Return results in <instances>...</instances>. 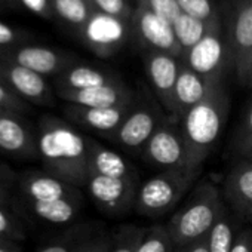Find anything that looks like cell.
<instances>
[{
	"instance_id": "obj_1",
	"label": "cell",
	"mask_w": 252,
	"mask_h": 252,
	"mask_svg": "<svg viewBox=\"0 0 252 252\" xmlns=\"http://www.w3.org/2000/svg\"><path fill=\"white\" fill-rule=\"evenodd\" d=\"M39 160L43 171L79 189L86 186L89 137L64 117L43 114L37 120Z\"/></svg>"
},
{
	"instance_id": "obj_2",
	"label": "cell",
	"mask_w": 252,
	"mask_h": 252,
	"mask_svg": "<svg viewBox=\"0 0 252 252\" xmlns=\"http://www.w3.org/2000/svg\"><path fill=\"white\" fill-rule=\"evenodd\" d=\"M228 107L230 99L222 82L180 120L178 125L193 172H202L203 163L218 143L227 122Z\"/></svg>"
},
{
	"instance_id": "obj_3",
	"label": "cell",
	"mask_w": 252,
	"mask_h": 252,
	"mask_svg": "<svg viewBox=\"0 0 252 252\" xmlns=\"http://www.w3.org/2000/svg\"><path fill=\"white\" fill-rule=\"evenodd\" d=\"M227 209L220 189L211 181H202L191 197L171 217L168 230L175 249L208 237L217 220Z\"/></svg>"
},
{
	"instance_id": "obj_4",
	"label": "cell",
	"mask_w": 252,
	"mask_h": 252,
	"mask_svg": "<svg viewBox=\"0 0 252 252\" xmlns=\"http://www.w3.org/2000/svg\"><path fill=\"white\" fill-rule=\"evenodd\" d=\"M197 178V174L187 171H160L140 184L134 206L135 212L147 218L169 214L178 206Z\"/></svg>"
},
{
	"instance_id": "obj_5",
	"label": "cell",
	"mask_w": 252,
	"mask_h": 252,
	"mask_svg": "<svg viewBox=\"0 0 252 252\" xmlns=\"http://www.w3.org/2000/svg\"><path fill=\"white\" fill-rule=\"evenodd\" d=\"M166 119L168 114L162 107L138 95L128 116L108 141L125 153L141 155L146 144Z\"/></svg>"
},
{
	"instance_id": "obj_6",
	"label": "cell",
	"mask_w": 252,
	"mask_h": 252,
	"mask_svg": "<svg viewBox=\"0 0 252 252\" xmlns=\"http://www.w3.org/2000/svg\"><path fill=\"white\" fill-rule=\"evenodd\" d=\"M181 61L202 77L222 82L225 71L233 68V63L220 18L215 20L205 37L184 54Z\"/></svg>"
},
{
	"instance_id": "obj_7",
	"label": "cell",
	"mask_w": 252,
	"mask_h": 252,
	"mask_svg": "<svg viewBox=\"0 0 252 252\" xmlns=\"http://www.w3.org/2000/svg\"><path fill=\"white\" fill-rule=\"evenodd\" d=\"M131 33V21L94 11L86 24L76 32V36L96 57L111 58L123 49Z\"/></svg>"
},
{
	"instance_id": "obj_8",
	"label": "cell",
	"mask_w": 252,
	"mask_h": 252,
	"mask_svg": "<svg viewBox=\"0 0 252 252\" xmlns=\"http://www.w3.org/2000/svg\"><path fill=\"white\" fill-rule=\"evenodd\" d=\"M141 156L150 166L160 171L193 172L190 168V160L180 125L177 122H172L169 117L153 134L150 141L146 144Z\"/></svg>"
},
{
	"instance_id": "obj_9",
	"label": "cell",
	"mask_w": 252,
	"mask_h": 252,
	"mask_svg": "<svg viewBox=\"0 0 252 252\" xmlns=\"http://www.w3.org/2000/svg\"><path fill=\"white\" fill-rule=\"evenodd\" d=\"M140 184V180L113 178L89 172L85 189L104 214L120 217L135 206Z\"/></svg>"
},
{
	"instance_id": "obj_10",
	"label": "cell",
	"mask_w": 252,
	"mask_h": 252,
	"mask_svg": "<svg viewBox=\"0 0 252 252\" xmlns=\"http://www.w3.org/2000/svg\"><path fill=\"white\" fill-rule=\"evenodd\" d=\"M0 61H8L21 65L43 77H57L68 67L80 63L79 58L71 52L26 43L14 48L0 49Z\"/></svg>"
},
{
	"instance_id": "obj_11",
	"label": "cell",
	"mask_w": 252,
	"mask_h": 252,
	"mask_svg": "<svg viewBox=\"0 0 252 252\" xmlns=\"http://www.w3.org/2000/svg\"><path fill=\"white\" fill-rule=\"evenodd\" d=\"M0 152L20 159H39L37 126L23 113L0 108Z\"/></svg>"
},
{
	"instance_id": "obj_12",
	"label": "cell",
	"mask_w": 252,
	"mask_h": 252,
	"mask_svg": "<svg viewBox=\"0 0 252 252\" xmlns=\"http://www.w3.org/2000/svg\"><path fill=\"white\" fill-rule=\"evenodd\" d=\"M132 33L146 52L171 54L183 60V49L175 37L174 27L144 6H137L131 20Z\"/></svg>"
},
{
	"instance_id": "obj_13",
	"label": "cell",
	"mask_w": 252,
	"mask_h": 252,
	"mask_svg": "<svg viewBox=\"0 0 252 252\" xmlns=\"http://www.w3.org/2000/svg\"><path fill=\"white\" fill-rule=\"evenodd\" d=\"M0 83L30 105L52 107L55 104V94L46 77L21 65L0 61Z\"/></svg>"
},
{
	"instance_id": "obj_14",
	"label": "cell",
	"mask_w": 252,
	"mask_h": 252,
	"mask_svg": "<svg viewBox=\"0 0 252 252\" xmlns=\"http://www.w3.org/2000/svg\"><path fill=\"white\" fill-rule=\"evenodd\" d=\"M227 42L236 77L246 86L252 63V0L236 6L227 33Z\"/></svg>"
},
{
	"instance_id": "obj_15",
	"label": "cell",
	"mask_w": 252,
	"mask_h": 252,
	"mask_svg": "<svg viewBox=\"0 0 252 252\" xmlns=\"http://www.w3.org/2000/svg\"><path fill=\"white\" fill-rule=\"evenodd\" d=\"M132 105L134 102L119 107L92 108L65 104L63 107V116L65 120L73 123L76 128L94 132L108 141L119 129V126L122 125L125 117L128 116Z\"/></svg>"
},
{
	"instance_id": "obj_16",
	"label": "cell",
	"mask_w": 252,
	"mask_h": 252,
	"mask_svg": "<svg viewBox=\"0 0 252 252\" xmlns=\"http://www.w3.org/2000/svg\"><path fill=\"white\" fill-rule=\"evenodd\" d=\"M24 203L30 202H51L60 199L83 197L82 190L71 186L46 171H26L18 175L17 187Z\"/></svg>"
},
{
	"instance_id": "obj_17",
	"label": "cell",
	"mask_w": 252,
	"mask_h": 252,
	"mask_svg": "<svg viewBox=\"0 0 252 252\" xmlns=\"http://www.w3.org/2000/svg\"><path fill=\"white\" fill-rule=\"evenodd\" d=\"M181 58L163 52H146L144 65L149 82L158 96L160 107L169 116L172 108L174 91L181 70Z\"/></svg>"
},
{
	"instance_id": "obj_18",
	"label": "cell",
	"mask_w": 252,
	"mask_h": 252,
	"mask_svg": "<svg viewBox=\"0 0 252 252\" xmlns=\"http://www.w3.org/2000/svg\"><path fill=\"white\" fill-rule=\"evenodd\" d=\"M222 199L236 218L252 217V160L237 159L222 181Z\"/></svg>"
},
{
	"instance_id": "obj_19",
	"label": "cell",
	"mask_w": 252,
	"mask_h": 252,
	"mask_svg": "<svg viewBox=\"0 0 252 252\" xmlns=\"http://www.w3.org/2000/svg\"><path fill=\"white\" fill-rule=\"evenodd\" d=\"M55 95L61 98L65 104L92 108L126 105L135 102L138 98L135 91L125 82L89 89H57Z\"/></svg>"
},
{
	"instance_id": "obj_20",
	"label": "cell",
	"mask_w": 252,
	"mask_h": 252,
	"mask_svg": "<svg viewBox=\"0 0 252 252\" xmlns=\"http://www.w3.org/2000/svg\"><path fill=\"white\" fill-rule=\"evenodd\" d=\"M220 83L222 82H214L202 77L200 74L194 73L183 63L174 91L172 108L168 117L172 122L180 123V120L186 116V113L190 111L200 101H203Z\"/></svg>"
},
{
	"instance_id": "obj_21",
	"label": "cell",
	"mask_w": 252,
	"mask_h": 252,
	"mask_svg": "<svg viewBox=\"0 0 252 252\" xmlns=\"http://www.w3.org/2000/svg\"><path fill=\"white\" fill-rule=\"evenodd\" d=\"M123 83V79L107 68L77 63L54 77V89H89Z\"/></svg>"
},
{
	"instance_id": "obj_22",
	"label": "cell",
	"mask_w": 252,
	"mask_h": 252,
	"mask_svg": "<svg viewBox=\"0 0 252 252\" xmlns=\"http://www.w3.org/2000/svg\"><path fill=\"white\" fill-rule=\"evenodd\" d=\"M89 172L104 177L123 178V180H140L134 165H131L119 152L108 149L89 137Z\"/></svg>"
},
{
	"instance_id": "obj_23",
	"label": "cell",
	"mask_w": 252,
	"mask_h": 252,
	"mask_svg": "<svg viewBox=\"0 0 252 252\" xmlns=\"http://www.w3.org/2000/svg\"><path fill=\"white\" fill-rule=\"evenodd\" d=\"M33 217L49 224H68L74 221L82 209L83 197L60 199L51 202H30L24 203Z\"/></svg>"
},
{
	"instance_id": "obj_24",
	"label": "cell",
	"mask_w": 252,
	"mask_h": 252,
	"mask_svg": "<svg viewBox=\"0 0 252 252\" xmlns=\"http://www.w3.org/2000/svg\"><path fill=\"white\" fill-rule=\"evenodd\" d=\"M98 234L94 222H86L70 228L60 239L45 245L37 252H82V249Z\"/></svg>"
},
{
	"instance_id": "obj_25",
	"label": "cell",
	"mask_w": 252,
	"mask_h": 252,
	"mask_svg": "<svg viewBox=\"0 0 252 252\" xmlns=\"http://www.w3.org/2000/svg\"><path fill=\"white\" fill-rule=\"evenodd\" d=\"M218 18H215V20H218ZM215 20L214 21H202V20H197V18L190 17L183 12L174 21V24H172L174 33H175V37H177L184 54L205 37V34L209 32V29L212 27Z\"/></svg>"
},
{
	"instance_id": "obj_26",
	"label": "cell",
	"mask_w": 252,
	"mask_h": 252,
	"mask_svg": "<svg viewBox=\"0 0 252 252\" xmlns=\"http://www.w3.org/2000/svg\"><path fill=\"white\" fill-rule=\"evenodd\" d=\"M55 18L76 32L80 30L94 12L89 0H51Z\"/></svg>"
},
{
	"instance_id": "obj_27",
	"label": "cell",
	"mask_w": 252,
	"mask_h": 252,
	"mask_svg": "<svg viewBox=\"0 0 252 252\" xmlns=\"http://www.w3.org/2000/svg\"><path fill=\"white\" fill-rule=\"evenodd\" d=\"M234 218L236 217L231 214V211L225 209L217 220L215 225L208 234L209 252H231L236 234L239 233L236 230Z\"/></svg>"
},
{
	"instance_id": "obj_28",
	"label": "cell",
	"mask_w": 252,
	"mask_h": 252,
	"mask_svg": "<svg viewBox=\"0 0 252 252\" xmlns=\"http://www.w3.org/2000/svg\"><path fill=\"white\" fill-rule=\"evenodd\" d=\"M175 249L166 225H155L146 230L137 252H172Z\"/></svg>"
},
{
	"instance_id": "obj_29",
	"label": "cell",
	"mask_w": 252,
	"mask_h": 252,
	"mask_svg": "<svg viewBox=\"0 0 252 252\" xmlns=\"http://www.w3.org/2000/svg\"><path fill=\"white\" fill-rule=\"evenodd\" d=\"M146 228L137 225H125L114 236H111V245L108 252H137Z\"/></svg>"
},
{
	"instance_id": "obj_30",
	"label": "cell",
	"mask_w": 252,
	"mask_h": 252,
	"mask_svg": "<svg viewBox=\"0 0 252 252\" xmlns=\"http://www.w3.org/2000/svg\"><path fill=\"white\" fill-rule=\"evenodd\" d=\"M0 237L15 242L26 237V228L21 220L5 205H0Z\"/></svg>"
},
{
	"instance_id": "obj_31",
	"label": "cell",
	"mask_w": 252,
	"mask_h": 252,
	"mask_svg": "<svg viewBox=\"0 0 252 252\" xmlns=\"http://www.w3.org/2000/svg\"><path fill=\"white\" fill-rule=\"evenodd\" d=\"M91 6L94 11L125 20L131 21L134 15V9L128 3V0H89Z\"/></svg>"
},
{
	"instance_id": "obj_32",
	"label": "cell",
	"mask_w": 252,
	"mask_h": 252,
	"mask_svg": "<svg viewBox=\"0 0 252 252\" xmlns=\"http://www.w3.org/2000/svg\"><path fill=\"white\" fill-rule=\"evenodd\" d=\"M178 3L184 14L202 21H214L220 17L211 0H178Z\"/></svg>"
},
{
	"instance_id": "obj_33",
	"label": "cell",
	"mask_w": 252,
	"mask_h": 252,
	"mask_svg": "<svg viewBox=\"0 0 252 252\" xmlns=\"http://www.w3.org/2000/svg\"><path fill=\"white\" fill-rule=\"evenodd\" d=\"M137 6H144L150 9L153 14L166 20L171 24H174V21L183 14L178 0H147L146 3L137 5Z\"/></svg>"
},
{
	"instance_id": "obj_34",
	"label": "cell",
	"mask_w": 252,
	"mask_h": 252,
	"mask_svg": "<svg viewBox=\"0 0 252 252\" xmlns=\"http://www.w3.org/2000/svg\"><path fill=\"white\" fill-rule=\"evenodd\" d=\"M251 141H252V102L249 104L246 113L243 114L242 122L233 137V143H231L233 153L239 152L242 147H245Z\"/></svg>"
},
{
	"instance_id": "obj_35",
	"label": "cell",
	"mask_w": 252,
	"mask_h": 252,
	"mask_svg": "<svg viewBox=\"0 0 252 252\" xmlns=\"http://www.w3.org/2000/svg\"><path fill=\"white\" fill-rule=\"evenodd\" d=\"M18 187V175L5 165H0V205L9 206L14 191Z\"/></svg>"
},
{
	"instance_id": "obj_36",
	"label": "cell",
	"mask_w": 252,
	"mask_h": 252,
	"mask_svg": "<svg viewBox=\"0 0 252 252\" xmlns=\"http://www.w3.org/2000/svg\"><path fill=\"white\" fill-rule=\"evenodd\" d=\"M0 108L27 114L30 111V104H27L24 99L11 92L3 83H0Z\"/></svg>"
},
{
	"instance_id": "obj_37",
	"label": "cell",
	"mask_w": 252,
	"mask_h": 252,
	"mask_svg": "<svg viewBox=\"0 0 252 252\" xmlns=\"http://www.w3.org/2000/svg\"><path fill=\"white\" fill-rule=\"evenodd\" d=\"M29 39V34L17 30L5 23H0V49H6V48H14L24 45V42Z\"/></svg>"
},
{
	"instance_id": "obj_38",
	"label": "cell",
	"mask_w": 252,
	"mask_h": 252,
	"mask_svg": "<svg viewBox=\"0 0 252 252\" xmlns=\"http://www.w3.org/2000/svg\"><path fill=\"white\" fill-rule=\"evenodd\" d=\"M17 5L24 6L27 11H30L42 18H46V20L55 18L51 0H17Z\"/></svg>"
},
{
	"instance_id": "obj_39",
	"label": "cell",
	"mask_w": 252,
	"mask_h": 252,
	"mask_svg": "<svg viewBox=\"0 0 252 252\" xmlns=\"http://www.w3.org/2000/svg\"><path fill=\"white\" fill-rule=\"evenodd\" d=\"M111 245V236L98 233L83 249L82 252H108Z\"/></svg>"
},
{
	"instance_id": "obj_40",
	"label": "cell",
	"mask_w": 252,
	"mask_h": 252,
	"mask_svg": "<svg viewBox=\"0 0 252 252\" xmlns=\"http://www.w3.org/2000/svg\"><path fill=\"white\" fill-rule=\"evenodd\" d=\"M231 252H252V230L245 228L236 234Z\"/></svg>"
},
{
	"instance_id": "obj_41",
	"label": "cell",
	"mask_w": 252,
	"mask_h": 252,
	"mask_svg": "<svg viewBox=\"0 0 252 252\" xmlns=\"http://www.w3.org/2000/svg\"><path fill=\"white\" fill-rule=\"evenodd\" d=\"M180 252H209V245H208V237L193 242L181 249H178Z\"/></svg>"
},
{
	"instance_id": "obj_42",
	"label": "cell",
	"mask_w": 252,
	"mask_h": 252,
	"mask_svg": "<svg viewBox=\"0 0 252 252\" xmlns=\"http://www.w3.org/2000/svg\"><path fill=\"white\" fill-rule=\"evenodd\" d=\"M0 252H21V248L17 245L15 240L0 237Z\"/></svg>"
},
{
	"instance_id": "obj_43",
	"label": "cell",
	"mask_w": 252,
	"mask_h": 252,
	"mask_svg": "<svg viewBox=\"0 0 252 252\" xmlns=\"http://www.w3.org/2000/svg\"><path fill=\"white\" fill-rule=\"evenodd\" d=\"M237 156V159H248V160H252V141L248 143L245 147H242L239 152L234 153Z\"/></svg>"
},
{
	"instance_id": "obj_44",
	"label": "cell",
	"mask_w": 252,
	"mask_h": 252,
	"mask_svg": "<svg viewBox=\"0 0 252 252\" xmlns=\"http://www.w3.org/2000/svg\"><path fill=\"white\" fill-rule=\"evenodd\" d=\"M246 86H252V63H251V68H249V74H248Z\"/></svg>"
},
{
	"instance_id": "obj_45",
	"label": "cell",
	"mask_w": 252,
	"mask_h": 252,
	"mask_svg": "<svg viewBox=\"0 0 252 252\" xmlns=\"http://www.w3.org/2000/svg\"><path fill=\"white\" fill-rule=\"evenodd\" d=\"M3 3H11V5H17V0H0Z\"/></svg>"
},
{
	"instance_id": "obj_46",
	"label": "cell",
	"mask_w": 252,
	"mask_h": 252,
	"mask_svg": "<svg viewBox=\"0 0 252 252\" xmlns=\"http://www.w3.org/2000/svg\"><path fill=\"white\" fill-rule=\"evenodd\" d=\"M234 2H236V6H237V5H242V3H246V2H249V0H234Z\"/></svg>"
},
{
	"instance_id": "obj_47",
	"label": "cell",
	"mask_w": 252,
	"mask_h": 252,
	"mask_svg": "<svg viewBox=\"0 0 252 252\" xmlns=\"http://www.w3.org/2000/svg\"><path fill=\"white\" fill-rule=\"evenodd\" d=\"M135 2H137V5H143V3L147 2V0H135Z\"/></svg>"
},
{
	"instance_id": "obj_48",
	"label": "cell",
	"mask_w": 252,
	"mask_h": 252,
	"mask_svg": "<svg viewBox=\"0 0 252 252\" xmlns=\"http://www.w3.org/2000/svg\"><path fill=\"white\" fill-rule=\"evenodd\" d=\"M249 222H251V224H252V217H251V220H249Z\"/></svg>"
}]
</instances>
